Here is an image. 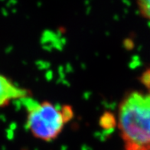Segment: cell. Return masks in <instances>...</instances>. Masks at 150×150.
<instances>
[{
  "instance_id": "1",
  "label": "cell",
  "mask_w": 150,
  "mask_h": 150,
  "mask_svg": "<svg viewBox=\"0 0 150 150\" xmlns=\"http://www.w3.org/2000/svg\"><path fill=\"white\" fill-rule=\"evenodd\" d=\"M117 120L123 149L150 150V88L125 95Z\"/></svg>"
},
{
  "instance_id": "2",
  "label": "cell",
  "mask_w": 150,
  "mask_h": 150,
  "mask_svg": "<svg viewBox=\"0 0 150 150\" xmlns=\"http://www.w3.org/2000/svg\"><path fill=\"white\" fill-rule=\"evenodd\" d=\"M26 108V127L36 139L51 142L58 137L67 122L74 117L70 106H59L50 101L25 99Z\"/></svg>"
},
{
  "instance_id": "3",
  "label": "cell",
  "mask_w": 150,
  "mask_h": 150,
  "mask_svg": "<svg viewBox=\"0 0 150 150\" xmlns=\"http://www.w3.org/2000/svg\"><path fill=\"white\" fill-rule=\"evenodd\" d=\"M29 97L28 90L19 87L8 77L0 74V108L8 106L12 101L23 100Z\"/></svg>"
},
{
  "instance_id": "4",
  "label": "cell",
  "mask_w": 150,
  "mask_h": 150,
  "mask_svg": "<svg viewBox=\"0 0 150 150\" xmlns=\"http://www.w3.org/2000/svg\"><path fill=\"white\" fill-rule=\"evenodd\" d=\"M136 3L141 14L150 21V0H136Z\"/></svg>"
}]
</instances>
